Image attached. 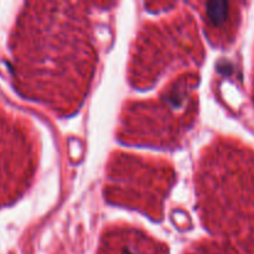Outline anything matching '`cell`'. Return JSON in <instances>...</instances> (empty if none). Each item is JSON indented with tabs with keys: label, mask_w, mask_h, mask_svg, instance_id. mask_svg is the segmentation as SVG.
I'll return each instance as SVG.
<instances>
[{
	"label": "cell",
	"mask_w": 254,
	"mask_h": 254,
	"mask_svg": "<svg viewBox=\"0 0 254 254\" xmlns=\"http://www.w3.org/2000/svg\"><path fill=\"white\" fill-rule=\"evenodd\" d=\"M39 161L36 134L29 122L0 107V207L30 188Z\"/></svg>",
	"instance_id": "cell-5"
},
{
	"label": "cell",
	"mask_w": 254,
	"mask_h": 254,
	"mask_svg": "<svg viewBox=\"0 0 254 254\" xmlns=\"http://www.w3.org/2000/svg\"><path fill=\"white\" fill-rule=\"evenodd\" d=\"M107 178L104 192L109 202L161 220L164 198L175 183L171 164L160 158L118 151L111 156Z\"/></svg>",
	"instance_id": "cell-4"
},
{
	"label": "cell",
	"mask_w": 254,
	"mask_h": 254,
	"mask_svg": "<svg viewBox=\"0 0 254 254\" xmlns=\"http://www.w3.org/2000/svg\"><path fill=\"white\" fill-rule=\"evenodd\" d=\"M200 14L205 22L207 35L215 45H225L230 31L227 30L228 20L232 19L233 11L228 2H197Z\"/></svg>",
	"instance_id": "cell-7"
},
{
	"label": "cell",
	"mask_w": 254,
	"mask_h": 254,
	"mask_svg": "<svg viewBox=\"0 0 254 254\" xmlns=\"http://www.w3.org/2000/svg\"><path fill=\"white\" fill-rule=\"evenodd\" d=\"M9 46L16 92L61 116L78 111L98 60L89 4L26 2Z\"/></svg>",
	"instance_id": "cell-1"
},
{
	"label": "cell",
	"mask_w": 254,
	"mask_h": 254,
	"mask_svg": "<svg viewBox=\"0 0 254 254\" xmlns=\"http://www.w3.org/2000/svg\"><path fill=\"white\" fill-rule=\"evenodd\" d=\"M202 59L197 25L190 12L146 22L131 49L129 82L135 88H149L171 67L193 68Z\"/></svg>",
	"instance_id": "cell-3"
},
{
	"label": "cell",
	"mask_w": 254,
	"mask_h": 254,
	"mask_svg": "<svg viewBox=\"0 0 254 254\" xmlns=\"http://www.w3.org/2000/svg\"><path fill=\"white\" fill-rule=\"evenodd\" d=\"M198 73L190 68L179 73L149 101L128 102L121 116L122 141L158 148H178L197 116Z\"/></svg>",
	"instance_id": "cell-2"
},
{
	"label": "cell",
	"mask_w": 254,
	"mask_h": 254,
	"mask_svg": "<svg viewBox=\"0 0 254 254\" xmlns=\"http://www.w3.org/2000/svg\"><path fill=\"white\" fill-rule=\"evenodd\" d=\"M99 254H168V247L139 228L114 225L104 231Z\"/></svg>",
	"instance_id": "cell-6"
}]
</instances>
